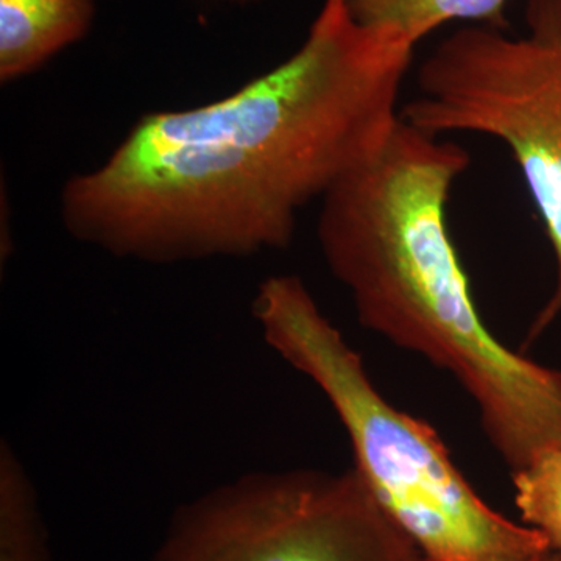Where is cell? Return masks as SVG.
Here are the masks:
<instances>
[{"label": "cell", "mask_w": 561, "mask_h": 561, "mask_svg": "<svg viewBox=\"0 0 561 561\" xmlns=\"http://www.w3.org/2000/svg\"><path fill=\"white\" fill-rule=\"evenodd\" d=\"M415 46L324 0L286 61L209 105L146 114L105 164L73 176L66 228L153 264L287 249L298 213L389 139Z\"/></svg>", "instance_id": "cell-1"}, {"label": "cell", "mask_w": 561, "mask_h": 561, "mask_svg": "<svg viewBox=\"0 0 561 561\" xmlns=\"http://www.w3.org/2000/svg\"><path fill=\"white\" fill-rule=\"evenodd\" d=\"M470 153L402 117L378 153L323 198L324 262L362 327L448 371L511 472L561 442V371L497 341L479 316L448 227Z\"/></svg>", "instance_id": "cell-2"}, {"label": "cell", "mask_w": 561, "mask_h": 561, "mask_svg": "<svg viewBox=\"0 0 561 561\" xmlns=\"http://www.w3.org/2000/svg\"><path fill=\"white\" fill-rule=\"evenodd\" d=\"M262 337L311 379L348 432L354 470L427 561H535L542 534L493 511L426 421L379 393L364 360L298 276H271L253 302Z\"/></svg>", "instance_id": "cell-3"}, {"label": "cell", "mask_w": 561, "mask_h": 561, "mask_svg": "<svg viewBox=\"0 0 561 561\" xmlns=\"http://www.w3.org/2000/svg\"><path fill=\"white\" fill-rule=\"evenodd\" d=\"M416 83L402 119L438 138L500 139L522 169L557 264L529 346L561 313V0H529L522 36L482 25L453 33L421 65Z\"/></svg>", "instance_id": "cell-4"}, {"label": "cell", "mask_w": 561, "mask_h": 561, "mask_svg": "<svg viewBox=\"0 0 561 561\" xmlns=\"http://www.w3.org/2000/svg\"><path fill=\"white\" fill-rule=\"evenodd\" d=\"M151 561H427L350 468L249 472L173 513Z\"/></svg>", "instance_id": "cell-5"}, {"label": "cell", "mask_w": 561, "mask_h": 561, "mask_svg": "<svg viewBox=\"0 0 561 561\" xmlns=\"http://www.w3.org/2000/svg\"><path fill=\"white\" fill-rule=\"evenodd\" d=\"M94 10L95 0H0V79L27 76L83 38Z\"/></svg>", "instance_id": "cell-6"}, {"label": "cell", "mask_w": 561, "mask_h": 561, "mask_svg": "<svg viewBox=\"0 0 561 561\" xmlns=\"http://www.w3.org/2000/svg\"><path fill=\"white\" fill-rule=\"evenodd\" d=\"M0 561H50L35 486L7 440L0 445Z\"/></svg>", "instance_id": "cell-7"}, {"label": "cell", "mask_w": 561, "mask_h": 561, "mask_svg": "<svg viewBox=\"0 0 561 561\" xmlns=\"http://www.w3.org/2000/svg\"><path fill=\"white\" fill-rule=\"evenodd\" d=\"M368 27L390 28L413 44L451 21H497L507 0H348Z\"/></svg>", "instance_id": "cell-8"}, {"label": "cell", "mask_w": 561, "mask_h": 561, "mask_svg": "<svg viewBox=\"0 0 561 561\" xmlns=\"http://www.w3.org/2000/svg\"><path fill=\"white\" fill-rule=\"evenodd\" d=\"M512 481L523 523L540 531L549 548L561 553V442L529 467L512 472Z\"/></svg>", "instance_id": "cell-9"}, {"label": "cell", "mask_w": 561, "mask_h": 561, "mask_svg": "<svg viewBox=\"0 0 561 561\" xmlns=\"http://www.w3.org/2000/svg\"><path fill=\"white\" fill-rule=\"evenodd\" d=\"M535 561H561V553L556 551H548L545 556H541L540 559Z\"/></svg>", "instance_id": "cell-10"}, {"label": "cell", "mask_w": 561, "mask_h": 561, "mask_svg": "<svg viewBox=\"0 0 561 561\" xmlns=\"http://www.w3.org/2000/svg\"><path fill=\"white\" fill-rule=\"evenodd\" d=\"M238 2L247 3V2H251V0H238Z\"/></svg>", "instance_id": "cell-11"}]
</instances>
